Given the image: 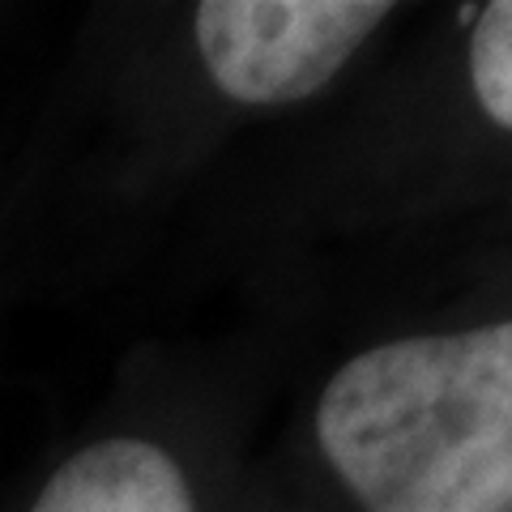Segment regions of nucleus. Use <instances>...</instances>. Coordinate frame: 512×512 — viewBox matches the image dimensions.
<instances>
[{
    "label": "nucleus",
    "mask_w": 512,
    "mask_h": 512,
    "mask_svg": "<svg viewBox=\"0 0 512 512\" xmlns=\"http://www.w3.org/2000/svg\"><path fill=\"white\" fill-rule=\"evenodd\" d=\"M30 512H197V504L163 448L99 440L64 461Z\"/></svg>",
    "instance_id": "3"
},
{
    "label": "nucleus",
    "mask_w": 512,
    "mask_h": 512,
    "mask_svg": "<svg viewBox=\"0 0 512 512\" xmlns=\"http://www.w3.org/2000/svg\"><path fill=\"white\" fill-rule=\"evenodd\" d=\"M389 13L384 0H205L192 30L227 99L274 107L329 86Z\"/></svg>",
    "instance_id": "2"
},
{
    "label": "nucleus",
    "mask_w": 512,
    "mask_h": 512,
    "mask_svg": "<svg viewBox=\"0 0 512 512\" xmlns=\"http://www.w3.org/2000/svg\"><path fill=\"white\" fill-rule=\"evenodd\" d=\"M316 440L363 512H512V320L363 350Z\"/></svg>",
    "instance_id": "1"
},
{
    "label": "nucleus",
    "mask_w": 512,
    "mask_h": 512,
    "mask_svg": "<svg viewBox=\"0 0 512 512\" xmlns=\"http://www.w3.org/2000/svg\"><path fill=\"white\" fill-rule=\"evenodd\" d=\"M470 82L487 116L512 128V0L491 5L470 39Z\"/></svg>",
    "instance_id": "4"
}]
</instances>
